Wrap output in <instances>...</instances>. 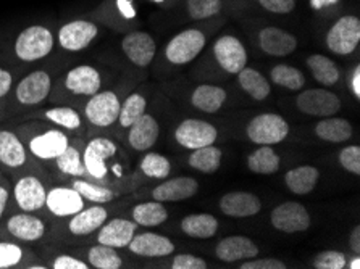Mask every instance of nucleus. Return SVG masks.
I'll use <instances>...</instances> for the list:
<instances>
[{"mask_svg": "<svg viewBox=\"0 0 360 269\" xmlns=\"http://www.w3.org/2000/svg\"><path fill=\"white\" fill-rule=\"evenodd\" d=\"M0 179H2V171H0Z\"/></svg>", "mask_w": 360, "mask_h": 269, "instance_id": "052dcab7", "label": "nucleus"}, {"mask_svg": "<svg viewBox=\"0 0 360 269\" xmlns=\"http://www.w3.org/2000/svg\"><path fill=\"white\" fill-rule=\"evenodd\" d=\"M307 67L312 71L314 78L317 79L320 84L323 86H333L340 81L341 70L338 65L330 60L325 55H310L307 58Z\"/></svg>", "mask_w": 360, "mask_h": 269, "instance_id": "2f4dec72", "label": "nucleus"}, {"mask_svg": "<svg viewBox=\"0 0 360 269\" xmlns=\"http://www.w3.org/2000/svg\"><path fill=\"white\" fill-rule=\"evenodd\" d=\"M72 188L78 190L84 197V200L96 203V205H107V203L115 199V192L112 189L105 188V185L94 184L83 178H75Z\"/></svg>", "mask_w": 360, "mask_h": 269, "instance_id": "ea45409f", "label": "nucleus"}, {"mask_svg": "<svg viewBox=\"0 0 360 269\" xmlns=\"http://www.w3.org/2000/svg\"><path fill=\"white\" fill-rule=\"evenodd\" d=\"M141 171L152 179H163L172 171V164L159 153H147L141 160Z\"/></svg>", "mask_w": 360, "mask_h": 269, "instance_id": "37998d69", "label": "nucleus"}, {"mask_svg": "<svg viewBox=\"0 0 360 269\" xmlns=\"http://www.w3.org/2000/svg\"><path fill=\"white\" fill-rule=\"evenodd\" d=\"M241 269H286V265L275 258H264V260H248L244 261Z\"/></svg>", "mask_w": 360, "mask_h": 269, "instance_id": "603ef678", "label": "nucleus"}, {"mask_svg": "<svg viewBox=\"0 0 360 269\" xmlns=\"http://www.w3.org/2000/svg\"><path fill=\"white\" fill-rule=\"evenodd\" d=\"M146 108H147V102L144 96L138 94V92L131 94L127 100L122 103V107H120V114H118L120 126H123V128H129L136 119L143 117L146 113Z\"/></svg>", "mask_w": 360, "mask_h": 269, "instance_id": "a19ab883", "label": "nucleus"}, {"mask_svg": "<svg viewBox=\"0 0 360 269\" xmlns=\"http://www.w3.org/2000/svg\"><path fill=\"white\" fill-rule=\"evenodd\" d=\"M215 255L218 260L234 263L239 260L255 258L259 255V249L249 237H244V235H231V237H225L218 242Z\"/></svg>", "mask_w": 360, "mask_h": 269, "instance_id": "5701e85b", "label": "nucleus"}, {"mask_svg": "<svg viewBox=\"0 0 360 269\" xmlns=\"http://www.w3.org/2000/svg\"><path fill=\"white\" fill-rule=\"evenodd\" d=\"M56 47V36L44 25H31L16 36L13 51L21 62L32 63L49 57Z\"/></svg>", "mask_w": 360, "mask_h": 269, "instance_id": "f257e3e1", "label": "nucleus"}, {"mask_svg": "<svg viewBox=\"0 0 360 269\" xmlns=\"http://www.w3.org/2000/svg\"><path fill=\"white\" fill-rule=\"evenodd\" d=\"M259 4L266 12L276 15L291 13L296 7V0H259Z\"/></svg>", "mask_w": 360, "mask_h": 269, "instance_id": "09e8293b", "label": "nucleus"}, {"mask_svg": "<svg viewBox=\"0 0 360 269\" xmlns=\"http://www.w3.org/2000/svg\"><path fill=\"white\" fill-rule=\"evenodd\" d=\"M28 162V148L20 136L10 129H0V164L8 169L23 168Z\"/></svg>", "mask_w": 360, "mask_h": 269, "instance_id": "aec40b11", "label": "nucleus"}, {"mask_svg": "<svg viewBox=\"0 0 360 269\" xmlns=\"http://www.w3.org/2000/svg\"><path fill=\"white\" fill-rule=\"evenodd\" d=\"M8 199H10V190L7 185L2 183V179H0V219L4 218L5 210H7Z\"/></svg>", "mask_w": 360, "mask_h": 269, "instance_id": "5fc2aeb1", "label": "nucleus"}, {"mask_svg": "<svg viewBox=\"0 0 360 269\" xmlns=\"http://www.w3.org/2000/svg\"><path fill=\"white\" fill-rule=\"evenodd\" d=\"M315 134L321 140L331 142V144H341V142L351 139L352 126L347 119L326 117L315 126Z\"/></svg>", "mask_w": 360, "mask_h": 269, "instance_id": "c85d7f7f", "label": "nucleus"}, {"mask_svg": "<svg viewBox=\"0 0 360 269\" xmlns=\"http://www.w3.org/2000/svg\"><path fill=\"white\" fill-rule=\"evenodd\" d=\"M49 211L57 218H70L86 206L84 197L73 188L57 185L47 190L46 205Z\"/></svg>", "mask_w": 360, "mask_h": 269, "instance_id": "2eb2a0df", "label": "nucleus"}, {"mask_svg": "<svg viewBox=\"0 0 360 269\" xmlns=\"http://www.w3.org/2000/svg\"><path fill=\"white\" fill-rule=\"evenodd\" d=\"M51 268L53 269H89L91 266L86 261L75 258L72 255H58L53 258Z\"/></svg>", "mask_w": 360, "mask_h": 269, "instance_id": "3c124183", "label": "nucleus"}, {"mask_svg": "<svg viewBox=\"0 0 360 269\" xmlns=\"http://www.w3.org/2000/svg\"><path fill=\"white\" fill-rule=\"evenodd\" d=\"M296 105L299 112L310 117H333L340 112L341 100L336 94L325 89H309L299 94L296 98Z\"/></svg>", "mask_w": 360, "mask_h": 269, "instance_id": "f8f14e48", "label": "nucleus"}, {"mask_svg": "<svg viewBox=\"0 0 360 269\" xmlns=\"http://www.w3.org/2000/svg\"><path fill=\"white\" fill-rule=\"evenodd\" d=\"M226 100V92L225 89L218 86H209L202 84L198 89L193 92L191 102L195 108L202 110L205 113H215L223 107V103Z\"/></svg>", "mask_w": 360, "mask_h": 269, "instance_id": "c756f323", "label": "nucleus"}, {"mask_svg": "<svg viewBox=\"0 0 360 269\" xmlns=\"http://www.w3.org/2000/svg\"><path fill=\"white\" fill-rule=\"evenodd\" d=\"M271 224L274 228L286 234L302 232L310 228V215L305 206L297 202L281 203L271 211Z\"/></svg>", "mask_w": 360, "mask_h": 269, "instance_id": "4468645a", "label": "nucleus"}, {"mask_svg": "<svg viewBox=\"0 0 360 269\" xmlns=\"http://www.w3.org/2000/svg\"><path fill=\"white\" fill-rule=\"evenodd\" d=\"M346 265H347V263H346ZM347 268H351V269H359V268H360V258H359V256L354 258V260L347 265Z\"/></svg>", "mask_w": 360, "mask_h": 269, "instance_id": "bf43d9fd", "label": "nucleus"}, {"mask_svg": "<svg viewBox=\"0 0 360 269\" xmlns=\"http://www.w3.org/2000/svg\"><path fill=\"white\" fill-rule=\"evenodd\" d=\"M181 229L184 234L194 239H210L214 237L218 230L217 218L207 213L199 215H189L181 221Z\"/></svg>", "mask_w": 360, "mask_h": 269, "instance_id": "7c9ffc66", "label": "nucleus"}, {"mask_svg": "<svg viewBox=\"0 0 360 269\" xmlns=\"http://www.w3.org/2000/svg\"><path fill=\"white\" fill-rule=\"evenodd\" d=\"M360 42V20L354 15L341 16L326 34V47L336 55H349Z\"/></svg>", "mask_w": 360, "mask_h": 269, "instance_id": "39448f33", "label": "nucleus"}, {"mask_svg": "<svg viewBox=\"0 0 360 269\" xmlns=\"http://www.w3.org/2000/svg\"><path fill=\"white\" fill-rule=\"evenodd\" d=\"M262 208L260 199L249 192H230L220 200V210L231 218H248L257 215Z\"/></svg>", "mask_w": 360, "mask_h": 269, "instance_id": "b1692460", "label": "nucleus"}, {"mask_svg": "<svg viewBox=\"0 0 360 269\" xmlns=\"http://www.w3.org/2000/svg\"><path fill=\"white\" fill-rule=\"evenodd\" d=\"M5 229L13 239L21 240V242H37L46 235V224L42 219L28 211H21L10 216L7 224H5Z\"/></svg>", "mask_w": 360, "mask_h": 269, "instance_id": "a211bd4d", "label": "nucleus"}, {"mask_svg": "<svg viewBox=\"0 0 360 269\" xmlns=\"http://www.w3.org/2000/svg\"><path fill=\"white\" fill-rule=\"evenodd\" d=\"M340 163L346 171L360 174V148L357 145L345 147L340 153Z\"/></svg>", "mask_w": 360, "mask_h": 269, "instance_id": "de8ad7c7", "label": "nucleus"}, {"mask_svg": "<svg viewBox=\"0 0 360 269\" xmlns=\"http://www.w3.org/2000/svg\"><path fill=\"white\" fill-rule=\"evenodd\" d=\"M133 218L134 223L139 224V226L152 228L159 226V224L165 223L168 218V213L165 206L162 205V202H147L141 203V205H136L133 210Z\"/></svg>", "mask_w": 360, "mask_h": 269, "instance_id": "c9c22d12", "label": "nucleus"}, {"mask_svg": "<svg viewBox=\"0 0 360 269\" xmlns=\"http://www.w3.org/2000/svg\"><path fill=\"white\" fill-rule=\"evenodd\" d=\"M221 12V0H188V13L193 20H207Z\"/></svg>", "mask_w": 360, "mask_h": 269, "instance_id": "c03bdc74", "label": "nucleus"}, {"mask_svg": "<svg viewBox=\"0 0 360 269\" xmlns=\"http://www.w3.org/2000/svg\"><path fill=\"white\" fill-rule=\"evenodd\" d=\"M314 268L317 269H342L346 268V256L345 254L336 250L321 251L314 260Z\"/></svg>", "mask_w": 360, "mask_h": 269, "instance_id": "49530a36", "label": "nucleus"}, {"mask_svg": "<svg viewBox=\"0 0 360 269\" xmlns=\"http://www.w3.org/2000/svg\"><path fill=\"white\" fill-rule=\"evenodd\" d=\"M351 89L354 92V96L357 98L360 97V67H356L354 73L351 76Z\"/></svg>", "mask_w": 360, "mask_h": 269, "instance_id": "4d7b16f0", "label": "nucleus"}, {"mask_svg": "<svg viewBox=\"0 0 360 269\" xmlns=\"http://www.w3.org/2000/svg\"><path fill=\"white\" fill-rule=\"evenodd\" d=\"M205 47V34L199 29H186L176 34L165 48L167 60L173 65H186Z\"/></svg>", "mask_w": 360, "mask_h": 269, "instance_id": "6e6552de", "label": "nucleus"}, {"mask_svg": "<svg viewBox=\"0 0 360 269\" xmlns=\"http://www.w3.org/2000/svg\"><path fill=\"white\" fill-rule=\"evenodd\" d=\"M70 145V137L62 129L52 128L44 131V133L34 134L28 140V152L37 160L53 162L56 158L67 150Z\"/></svg>", "mask_w": 360, "mask_h": 269, "instance_id": "1a4fd4ad", "label": "nucleus"}, {"mask_svg": "<svg viewBox=\"0 0 360 269\" xmlns=\"http://www.w3.org/2000/svg\"><path fill=\"white\" fill-rule=\"evenodd\" d=\"M280 157L271 145H260L248 158L249 169L257 174H274L280 169Z\"/></svg>", "mask_w": 360, "mask_h": 269, "instance_id": "72a5a7b5", "label": "nucleus"}, {"mask_svg": "<svg viewBox=\"0 0 360 269\" xmlns=\"http://www.w3.org/2000/svg\"><path fill=\"white\" fill-rule=\"evenodd\" d=\"M120 107H122V102L115 92L99 91L87 100L84 117L89 124L96 128H110L113 123L118 122Z\"/></svg>", "mask_w": 360, "mask_h": 269, "instance_id": "7ed1b4c3", "label": "nucleus"}, {"mask_svg": "<svg viewBox=\"0 0 360 269\" xmlns=\"http://www.w3.org/2000/svg\"><path fill=\"white\" fill-rule=\"evenodd\" d=\"M238 81L239 86L243 87V91L248 92L255 100H265L270 94V82L257 70L244 67L238 73Z\"/></svg>", "mask_w": 360, "mask_h": 269, "instance_id": "473e14b6", "label": "nucleus"}, {"mask_svg": "<svg viewBox=\"0 0 360 269\" xmlns=\"http://www.w3.org/2000/svg\"><path fill=\"white\" fill-rule=\"evenodd\" d=\"M63 86L76 97H91L101 91L102 74L92 65H78L65 76Z\"/></svg>", "mask_w": 360, "mask_h": 269, "instance_id": "ddd939ff", "label": "nucleus"}, {"mask_svg": "<svg viewBox=\"0 0 360 269\" xmlns=\"http://www.w3.org/2000/svg\"><path fill=\"white\" fill-rule=\"evenodd\" d=\"M214 53L218 65L228 73L238 74L248 65V52L243 42L234 36H221L217 39Z\"/></svg>", "mask_w": 360, "mask_h": 269, "instance_id": "dca6fc26", "label": "nucleus"}, {"mask_svg": "<svg viewBox=\"0 0 360 269\" xmlns=\"http://www.w3.org/2000/svg\"><path fill=\"white\" fill-rule=\"evenodd\" d=\"M338 2H340V0H310V5H312L315 10H320L323 7H330V5H335Z\"/></svg>", "mask_w": 360, "mask_h": 269, "instance_id": "13d9d810", "label": "nucleus"}, {"mask_svg": "<svg viewBox=\"0 0 360 269\" xmlns=\"http://www.w3.org/2000/svg\"><path fill=\"white\" fill-rule=\"evenodd\" d=\"M128 129H129V134H128L129 145L138 152L149 150V148L155 144L157 139H159V134H160V128H159V123H157V119L147 113H144L143 117L136 119Z\"/></svg>", "mask_w": 360, "mask_h": 269, "instance_id": "393cba45", "label": "nucleus"}, {"mask_svg": "<svg viewBox=\"0 0 360 269\" xmlns=\"http://www.w3.org/2000/svg\"><path fill=\"white\" fill-rule=\"evenodd\" d=\"M259 46L265 53L274 57H286L297 48V39L291 32L269 26L259 32Z\"/></svg>", "mask_w": 360, "mask_h": 269, "instance_id": "6ab92c4d", "label": "nucleus"}, {"mask_svg": "<svg viewBox=\"0 0 360 269\" xmlns=\"http://www.w3.org/2000/svg\"><path fill=\"white\" fill-rule=\"evenodd\" d=\"M107 218L108 211L105 210V206L96 205L94 203L92 206H84L83 210L70 216L68 230L70 234L76 235V237H86V235H91L96 230H99L102 224L107 221Z\"/></svg>", "mask_w": 360, "mask_h": 269, "instance_id": "412c9836", "label": "nucleus"}, {"mask_svg": "<svg viewBox=\"0 0 360 269\" xmlns=\"http://www.w3.org/2000/svg\"><path fill=\"white\" fill-rule=\"evenodd\" d=\"M87 265L97 269H120L123 265L122 256L117 249L108 245L97 244L87 250Z\"/></svg>", "mask_w": 360, "mask_h": 269, "instance_id": "e433bc0d", "label": "nucleus"}, {"mask_svg": "<svg viewBox=\"0 0 360 269\" xmlns=\"http://www.w3.org/2000/svg\"><path fill=\"white\" fill-rule=\"evenodd\" d=\"M117 144L108 137H94L89 140V144L81 152L83 153L86 174L97 181L105 179L108 173L107 162L117 155Z\"/></svg>", "mask_w": 360, "mask_h": 269, "instance_id": "423d86ee", "label": "nucleus"}, {"mask_svg": "<svg viewBox=\"0 0 360 269\" xmlns=\"http://www.w3.org/2000/svg\"><path fill=\"white\" fill-rule=\"evenodd\" d=\"M248 137L257 145L280 144L289 134L286 119L275 113H262L248 124Z\"/></svg>", "mask_w": 360, "mask_h": 269, "instance_id": "f03ea898", "label": "nucleus"}, {"mask_svg": "<svg viewBox=\"0 0 360 269\" xmlns=\"http://www.w3.org/2000/svg\"><path fill=\"white\" fill-rule=\"evenodd\" d=\"M56 164L60 173L65 176H70V178H84L86 176V168L83 163V153L78 147L70 144L67 150L56 158Z\"/></svg>", "mask_w": 360, "mask_h": 269, "instance_id": "58836bf2", "label": "nucleus"}, {"mask_svg": "<svg viewBox=\"0 0 360 269\" xmlns=\"http://www.w3.org/2000/svg\"><path fill=\"white\" fill-rule=\"evenodd\" d=\"M172 268L173 269H207L209 266H207L205 260H202V258L184 254V255L174 256Z\"/></svg>", "mask_w": 360, "mask_h": 269, "instance_id": "8fccbe9b", "label": "nucleus"}, {"mask_svg": "<svg viewBox=\"0 0 360 269\" xmlns=\"http://www.w3.org/2000/svg\"><path fill=\"white\" fill-rule=\"evenodd\" d=\"M99 36V26L89 20H73L65 23L57 32L56 41L67 52H81Z\"/></svg>", "mask_w": 360, "mask_h": 269, "instance_id": "20e7f679", "label": "nucleus"}, {"mask_svg": "<svg viewBox=\"0 0 360 269\" xmlns=\"http://www.w3.org/2000/svg\"><path fill=\"white\" fill-rule=\"evenodd\" d=\"M320 173L314 166H299L288 171L285 176V183L288 189L296 195H307L315 189L319 183Z\"/></svg>", "mask_w": 360, "mask_h": 269, "instance_id": "cd10ccee", "label": "nucleus"}, {"mask_svg": "<svg viewBox=\"0 0 360 269\" xmlns=\"http://www.w3.org/2000/svg\"><path fill=\"white\" fill-rule=\"evenodd\" d=\"M138 224L123 218H115L112 221H105L97 234V244L113 247V249H123L128 247L131 239L134 237Z\"/></svg>", "mask_w": 360, "mask_h": 269, "instance_id": "4be33fe9", "label": "nucleus"}, {"mask_svg": "<svg viewBox=\"0 0 360 269\" xmlns=\"http://www.w3.org/2000/svg\"><path fill=\"white\" fill-rule=\"evenodd\" d=\"M122 48L131 63H134L136 67L146 68L154 60L157 46L150 34L143 31H134L123 37Z\"/></svg>", "mask_w": 360, "mask_h": 269, "instance_id": "f3484780", "label": "nucleus"}, {"mask_svg": "<svg viewBox=\"0 0 360 269\" xmlns=\"http://www.w3.org/2000/svg\"><path fill=\"white\" fill-rule=\"evenodd\" d=\"M25 250L15 242L0 240V269H8L18 266L23 261Z\"/></svg>", "mask_w": 360, "mask_h": 269, "instance_id": "a18cd8bd", "label": "nucleus"}, {"mask_svg": "<svg viewBox=\"0 0 360 269\" xmlns=\"http://www.w3.org/2000/svg\"><path fill=\"white\" fill-rule=\"evenodd\" d=\"M218 133L214 124L202 122V119H184L174 131V139L184 148H195L214 145Z\"/></svg>", "mask_w": 360, "mask_h": 269, "instance_id": "9b49d317", "label": "nucleus"}, {"mask_svg": "<svg viewBox=\"0 0 360 269\" xmlns=\"http://www.w3.org/2000/svg\"><path fill=\"white\" fill-rule=\"evenodd\" d=\"M189 164L200 173H215L221 164V150L214 145L195 148L189 157Z\"/></svg>", "mask_w": 360, "mask_h": 269, "instance_id": "4c0bfd02", "label": "nucleus"}, {"mask_svg": "<svg viewBox=\"0 0 360 269\" xmlns=\"http://www.w3.org/2000/svg\"><path fill=\"white\" fill-rule=\"evenodd\" d=\"M47 189L37 176L26 174L13 185V199L21 211L34 213L46 205Z\"/></svg>", "mask_w": 360, "mask_h": 269, "instance_id": "9d476101", "label": "nucleus"}, {"mask_svg": "<svg viewBox=\"0 0 360 269\" xmlns=\"http://www.w3.org/2000/svg\"><path fill=\"white\" fill-rule=\"evenodd\" d=\"M128 249L131 254L139 256H167L173 254L174 245L165 235L144 232L134 235L128 244Z\"/></svg>", "mask_w": 360, "mask_h": 269, "instance_id": "a878e982", "label": "nucleus"}, {"mask_svg": "<svg viewBox=\"0 0 360 269\" xmlns=\"http://www.w3.org/2000/svg\"><path fill=\"white\" fill-rule=\"evenodd\" d=\"M349 245H351L354 254H360V228L359 226L354 228L351 235H349Z\"/></svg>", "mask_w": 360, "mask_h": 269, "instance_id": "6e6d98bb", "label": "nucleus"}, {"mask_svg": "<svg viewBox=\"0 0 360 269\" xmlns=\"http://www.w3.org/2000/svg\"><path fill=\"white\" fill-rule=\"evenodd\" d=\"M13 89V74L0 67V100L7 97Z\"/></svg>", "mask_w": 360, "mask_h": 269, "instance_id": "864d4df0", "label": "nucleus"}, {"mask_svg": "<svg viewBox=\"0 0 360 269\" xmlns=\"http://www.w3.org/2000/svg\"><path fill=\"white\" fill-rule=\"evenodd\" d=\"M199 184L193 178H174L167 181L152 190V197L157 202H179L191 199L198 194Z\"/></svg>", "mask_w": 360, "mask_h": 269, "instance_id": "bb28decb", "label": "nucleus"}, {"mask_svg": "<svg viewBox=\"0 0 360 269\" xmlns=\"http://www.w3.org/2000/svg\"><path fill=\"white\" fill-rule=\"evenodd\" d=\"M42 114L47 122L56 124L60 129L70 131V133L83 128V117L72 107H52L44 110Z\"/></svg>", "mask_w": 360, "mask_h": 269, "instance_id": "f704fd0d", "label": "nucleus"}, {"mask_svg": "<svg viewBox=\"0 0 360 269\" xmlns=\"http://www.w3.org/2000/svg\"><path fill=\"white\" fill-rule=\"evenodd\" d=\"M52 91V78L47 71L36 70L25 76L15 87V98L23 107H37L47 100Z\"/></svg>", "mask_w": 360, "mask_h": 269, "instance_id": "0eeeda50", "label": "nucleus"}, {"mask_svg": "<svg viewBox=\"0 0 360 269\" xmlns=\"http://www.w3.org/2000/svg\"><path fill=\"white\" fill-rule=\"evenodd\" d=\"M270 76L276 86L286 87V89L291 91L302 89L305 84V78L301 71L294 67H289V65H276L270 71Z\"/></svg>", "mask_w": 360, "mask_h": 269, "instance_id": "79ce46f5", "label": "nucleus"}]
</instances>
